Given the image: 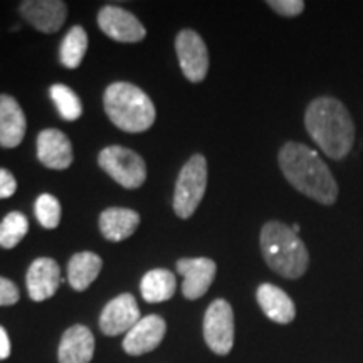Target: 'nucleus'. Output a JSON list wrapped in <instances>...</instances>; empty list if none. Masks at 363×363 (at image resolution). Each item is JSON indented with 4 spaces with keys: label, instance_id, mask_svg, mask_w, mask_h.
Instances as JSON below:
<instances>
[{
    "label": "nucleus",
    "instance_id": "412c9836",
    "mask_svg": "<svg viewBox=\"0 0 363 363\" xmlns=\"http://www.w3.org/2000/svg\"><path fill=\"white\" fill-rule=\"evenodd\" d=\"M177 279L167 269H152L143 276L140 291L147 303H163L175 294Z\"/></svg>",
    "mask_w": 363,
    "mask_h": 363
},
{
    "label": "nucleus",
    "instance_id": "aec40b11",
    "mask_svg": "<svg viewBox=\"0 0 363 363\" xmlns=\"http://www.w3.org/2000/svg\"><path fill=\"white\" fill-rule=\"evenodd\" d=\"M103 269V259L96 252L83 251L74 254L67 264V281L74 291H84Z\"/></svg>",
    "mask_w": 363,
    "mask_h": 363
},
{
    "label": "nucleus",
    "instance_id": "2eb2a0df",
    "mask_svg": "<svg viewBox=\"0 0 363 363\" xmlns=\"http://www.w3.org/2000/svg\"><path fill=\"white\" fill-rule=\"evenodd\" d=\"M38 158L48 169H69L74 155H72V145L67 135L56 128L40 131L38 136Z\"/></svg>",
    "mask_w": 363,
    "mask_h": 363
},
{
    "label": "nucleus",
    "instance_id": "cd10ccee",
    "mask_svg": "<svg viewBox=\"0 0 363 363\" xmlns=\"http://www.w3.org/2000/svg\"><path fill=\"white\" fill-rule=\"evenodd\" d=\"M17 190V180L7 169H0V199H11Z\"/></svg>",
    "mask_w": 363,
    "mask_h": 363
},
{
    "label": "nucleus",
    "instance_id": "1a4fd4ad",
    "mask_svg": "<svg viewBox=\"0 0 363 363\" xmlns=\"http://www.w3.org/2000/svg\"><path fill=\"white\" fill-rule=\"evenodd\" d=\"M98 26L108 38L118 43H140L147 35V29L138 17L115 6H106L98 12Z\"/></svg>",
    "mask_w": 363,
    "mask_h": 363
},
{
    "label": "nucleus",
    "instance_id": "0eeeda50",
    "mask_svg": "<svg viewBox=\"0 0 363 363\" xmlns=\"http://www.w3.org/2000/svg\"><path fill=\"white\" fill-rule=\"evenodd\" d=\"M234 311L225 299H216L203 316V338L216 355L224 357L234 347Z\"/></svg>",
    "mask_w": 363,
    "mask_h": 363
},
{
    "label": "nucleus",
    "instance_id": "6ab92c4d",
    "mask_svg": "<svg viewBox=\"0 0 363 363\" xmlns=\"http://www.w3.org/2000/svg\"><path fill=\"white\" fill-rule=\"evenodd\" d=\"M138 225L140 214L131 208L111 207L99 216V230H101L103 238L111 242L128 239L138 229Z\"/></svg>",
    "mask_w": 363,
    "mask_h": 363
},
{
    "label": "nucleus",
    "instance_id": "39448f33",
    "mask_svg": "<svg viewBox=\"0 0 363 363\" xmlns=\"http://www.w3.org/2000/svg\"><path fill=\"white\" fill-rule=\"evenodd\" d=\"M207 160L194 155L180 170L174 192V211L180 219H189L201 206L207 189Z\"/></svg>",
    "mask_w": 363,
    "mask_h": 363
},
{
    "label": "nucleus",
    "instance_id": "a878e982",
    "mask_svg": "<svg viewBox=\"0 0 363 363\" xmlns=\"http://www.w3.org/2000/svg\"><path fill=\"white\" fill-rule=\"evenodd\" d=\"M267 6L283 17H296L305 11L303 0H267Z\"/></svg>",
    "mask_w": 363,
    "mask_h": 363
},
{
    "label": "nucleus",
    "instance_id": "20e7f679",
    "mask_svg": "<svg viewBox=\"0 0 363 363\" xmlns=\"http://www.w3.org/2000/svg\"><path fill=\"white\" fill-rule=\"evenodd\" d=\"M104 111L116 128L142 133L155 123L157 110L142 88L131 83H113L104 91Z\"/></svg>",
    "mask_w": 363,
    "mask_h": 363
},
{
    "label": "nucleus",
    "instance_id": "423d86ee",
    "mask_svg": "<svg viewBox=\"0 0 363 363\" xmlns=\"http://www.w3.org/2000/svg\"><path fill=\"white\" fill-rule=\"evenodd\" d=\"M99 167L125 189H138L147 180L145 160L133 150L111 145L101 150L98 157Z\"/></svg>",
    "mask_w": 363,
    "mask_h": 363
},
{
    "label": "nucleus",
    "instance_id": "bb28decb",
    "mask_svg": "<svg viewBox=\"0 0 363 363\" xmlns=\"http://www.w3.org/2000/svg\"><path fill=\"white\" fill-rule=\"evenodd\" d=\"M21 293L13 281L0 276V306H12L19 301Z\"/></svg>",
    "mask_w": 363,
    "mask_h": 363
},
{
    "label": "nucleus",
    "instance_id": "9b49d317",
    "mask_svg": "<svg viewBox=\"0 0 363 363\" xmlns=\"http://www.w3.org/2000/svg\"><path fill=\"white\" fill-rule=\"evenodd\" d=\"M177 272L184 278L182 293L187 299H199L216 279L217 264L208 257H184L177 261Z\"/></svg>",
    "mask_w": 363,
    "mask_h": 363
},
{
    "label": "nucleus",
    "instance_id": "c756f323",
    "mask_svg": "<svg viewBox=\"0 0 363 363\" xmlns=\"http://www.w3.org/2000/svg\"><path fill=\"white\" fill-rule=\"evenodd\" d=\"M291 229H293L296 234H299V230H301V227H299V224H293Z\"/></svg>",
    "mask_w": 363,
    "mask_h": 363
},
{
    "label": "nucleus",
    "instance_id": "5701e85b",
    "mask_svg": "<svg viewBox=\"0 0 363 363\" xmlns=\"http://www.w3.org/2000/svg\"><path fill=\"white\" fill-rule=\"evenodd\" d=\"M54 104H56L59 116L66 121H76L83 115V104L78 94L66 84H52L49 89Z\"/></svg>",
    "mask_w": 363,
    "mask_h": 363
},
{
    "label": "nucleus",
    "instance_id": "9d476101",
    "mask_svg": "<svg viewBox=\"0 0 363 363\" xmlns=\"http://www.w3.org/2000/svg\"><path fill=\"white\" fill-rule=\"evenodd\" d=\"M142 320L138 303L133 294L123 293L111 299L99 316V328L106 337H118L128 333Z\"/></svg>",
    "mask_w": 363,
    "mask_h": 363
},
{
    "label": "nucleus",
    "instance_id": "b1692460",
    "mask_svg": "<svg viewBox=\"0 0 363 363\" xmlns=\"http://www.w3.org/2000/svg\"><path fill=\"white\" fill-rule=\"evenodd\" d=\"M29 230V220L22 212L13 211L0 222V247L13 249Z\"/></svg>",
    "mask_w": 363,
    "mask_h": 363
},
{
    "label": "nucleus",
    "instance_id": "f03ea898",
    "mask_svg": "<svg viewBox=\"0 0 363 363\" xmlns=\"http://www.w3.org/2000/svg\"><path fill=\"white\" fill-rule=\"evenodd\" d=\"M308 135L326 157L343 160L355 143V123L347 106L333 96L315 98L305 111Z\"/></svg>",
    "mask_w": 363,
    "mask_h": 363
},
{
    "label": "nucleus",
    "instance_id": "f8f14e48",
    "mask_svg": "<svg viewBox=\"0 0 363 363\" xmlns=\"http://www.w3.org/2000/svg\"><path fill=\"white\" fill-rule=\"evenodd\" d=\"M19 13L39 33L54 34L65 26L67 6L61 0H26L19 6Z\"/></svg>",
    "mask_w": 363,
    "mask_h": 363
},
{
    "label": "nucleus",
    "instance_id": "4be33fe9",
    "mask_svg": "<svg viewBox=\"0 0 363 363\" xmlns=\"http://www.w3.org/2000/svg\"><path fill=\"white\" fill-rule=\"evenodd\" d=\"M88 51V34L81 26H74L67 30L66 38L61 43V65L67 69H76L83 62L84 54Z\"/></svg>",
    "mask_w": 363,
    "mask_h": 363
},
{
    "label": "nucleus",
    "instance_id": "4468645a",
    "mask_svg": "<svg viewBox=\"0 0 363 363\" xmlns=\"http://www.w3.org/2000/svg\"><path fill=\"white\" fill-rule=\"evenodd\" d=\"M61 283V267L51 257H39L27 269V293L33 301L40 303L52 298Z\"/></svg>",
    "mask_w": 363,
    "mask_h": 363
},
{
    "label": "nucleus",
    "instance_id": "6e6552de",
    "mask_svg": "<svg viewBox=\"0 0 363 363\" xmlns=\"http://www.w3.org/2000/svg\"><path fill=\"white\" fill-rule=\"evenodd\" d=\"M175 51L179 57L180 69L192 83H201L208 72V51L207 45L195 30H180L175 39Z\"/></svg>",
    "mask_w": 363,
    "mask_h": 363
},
{
    "label": "nucleus",
    "instance_id": "393cba45",
    "mask_svg": "<svg viewBox=\"0 0 363 363\" xmlns=\"http://www.w3.org/2000/svg\"><path fill=\"white\" fill-rule=\"evenodd\" d=\"M34 212L39 224L45 229H56L61 222V203L51 194L39 195L38 201H35Z\"/></svg>",
    "mask_w": 363,
    "mask_h": 363
},
{
    "label": "nucleus",
    "instance_id": "ddd939ff",
    "mask_svg": "<svg viewBox=\"0 0 363 363\" xmlns=\"http://www.w3.org/2000/svg\"><path fill=\"white\" fill-rule=\"evenodd\" d=\"M167 333V323L162 316L148 315L125 335L123 350L131 357H140L153 352L162 343Z\"/></svg>",
    "mask_w": 363,
    "mask_h": 363
},
{
    "label": "nucleus",
    "instance_id": "dca6fc26",
    "mask_svg": "<svg viewBox=\"0 0 363 363\" xmlns=\"http://www.w3.org/2000/svg\"><path fill=\"white\" fill-rule=\"evenodd\" d=\"M27 121L19 101L11 94H0V147H19L26 136Z\"/></svg>",
    "mask_w": 363,
    "mask_h": 363
},
{
    "label": "nucleus",
    "instance_id": "a211bd4d",
    "mask_svg": "<svg viewBox=\"0 0 363 363\" xmlns=\"http://www.w3.org/2000/svg\"><path fill=\"white\" fill-rule=\"evenodd\" d=\"M257 305L271 321L279 325H288L296 318L294 301L278 286L264 283L256 291Z\"/></svg>",
    "mask_w": 363,
    "mask_h": 363
},
{
    "label": "nucleus",
    "instance_id": "f257e3e1",
    "mask_svg": "<svg viewBox=\"0 0 363 363\" xmlns=\"http://www.w3.org/2000/svg\"><path fill=\"white\" fill-rule=\"evenodd\" d=\"M279 169L298 192L321 203L333 206L338 201V184L328 165L315 150L298 142H286L278 155Z\"/></svg>",
    "mask_w": 363,
    "mask_h": 363
},
{
    "label": "nucleus",
    "instance_id": "c85d7f7f",
    "mask_svg": "<svg viewBox=\"0 0 363 363\" xmlns=\"http://www.w3.org/2000/svg\"><path fill=\"white\" fill-rule=\"evenodd\" d=\"M11 355V338L4 326H0V360H6Z\"/></svg>",
    "mask_w": 363,
    "mask_h": 363
},
{
    "label": "nucleus",
    "instance_id": "7ed1b4c3",
    "mask_svg": "<svg viewBox=\"0 0 363 363\" xmlns=\"http://www.w3.org/2000/svg\"><path fill=\"white\" fill-rule=\"evenodd\" d=\"M261 252L266 264L286 279H299L310 267V252L289 225L269 220L261 229Z\"/></svg>",
    "mask_w": 363,
    "mask_h": 363
},
{
    "label": "nucleus",
    "instance_id": "f3484780",
    "mask_svg": "<svg viewBox=\"0 0 363 363\" xmlns=\"http://www.w3.org/2000/svg\"><path fill=\"white\" fill-rule=\"evenodd\" d=\"M94 355V337L84 325L67 328L59 343V363H89Z\"/></svg>",
    "mask_w": 363,
    "mask_h": 363
}]
</instances>
